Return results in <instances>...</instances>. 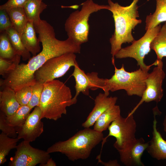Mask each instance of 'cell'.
<instances>
[{"label":"cell","instance_id":"obj_3","mask_svg":"<svg viewBox=\"0 0 166 166\" xmlns=\"http://www.w3.org/2000/svg\"><path fill=\"white\" fill-rule=\"evenodd\" d=\"M70 88L63 82L53 80L44 83L39 106L42 118L56 121L67 113L66 108L73 105Z\"/></svg>","mask_w":166,"mask_h":166},{"label":"cell","instance_id":"obj_24","mask_svg":"<svg viewBox=\"0 0 166 166\" xmlns=\"http://www.w3.org/2000/svg\"><path fill=\"white\" fill-rule=\"evenodd\" d=\"M19 140L17 137H11L2 132L0 134V165L6 161V156L11 150L16 148Z\"/></svg>","mask_w":166,"mask_h":166},{"label":"cell","instance_id":"obj_31","mask_svg":"<svg viewBox=\"0 0 166 166\" xmlns=\"http://www.w3.org/2000/svg\"><path fill=\"white\" fill-rule=\"evenodd\" d=\"M13 27V24L6 10H0V32Z\"/></svg>","mask_w":166,"mask_h":166},{"label":"cell","instance_id":"obj_27","mask_svg":"<svg viewBox=\"0 0 166 166\" xmlns=\"http://www.w3.org/2000/svg\"><path fill=\"white\" fill-rule=\"evenodd\" d=\"M21 56L17 54L12 59L0 58V74L2 76L7 75L14 70L19 65Z\"/></svg>","mask_w":166,"mask_h":166},{"label":"cell","instance_id":"obj_34","mask_svg":"<svg viewBox=\"0 0 166 166\" xmlns=\"http://www.w3.org/2000/svg\"><path fill=\"white\" fill-rule=\"evenodd\" d=\"M40 166H56V164L55 161L52 159V158H50L45 164H40Z\"/></svg>","mask_w":166,"mask_h":166},{"label":"cell","instance_id":"obj_32","mask_svg":"<svg viewBox=\"0 0 166 166\" xmlns=\"http://www.w3.org/2000/svg\"><path fill=\"white\" fill-rule=\"evenodd\" d=\"M28 0H8L4 4L0 6V10H7L10 8L23 7Z\"/></svg>","mask_w":166,"mask_h":166},{"label":"cell","instance_id":"obj_10","mask_svg":"<svg viewBox=\"0 0 166 166\" xmlns=\"http://www.w3.org/2000/svg\"><path fill=\"white\" fill-rule=\"evenodd\" d=\"M30 142L23 140L16 148L14 156L11 158L9 166H35L44 164L50 158L47 151L32 146Z\"/></svg>","mask_w":166,"mask_h":166},{"label":"cell","instance_id":"obj_17","mask_svg":"<svg viewBox=\"0 0 166 166\" xmlns=\"http://www.w3.org/2000/svg\"><path fill=\"white\" fill-rule=\"evenodd\" d=\"M36 33L33 22L28 21L21 37L24 45L33 56L36 55L40 51V42Z\"/></svg>","mask_w":166,"mask_h":166},{"label":"cell","instance_id":"obj_19","mask_svg":"<svg viewBox=\"0 0 166 166\" xmlns=\"http://www.w3.org/2000/svg\"><path fill=\"white\" fill-rule=\"evenodd\" d=\"M156 8L152 14L147 16L145 30L153 28L163 22H166V0H156Z\"/></svg>","mask_w":166,"mask_h":166},{"label":"cell","instance_id":"obj_29","mask_svg":"<svg viewBox=\"0 0 166 166\" xmlns=\"http://www.w3.org/2000/svg\"><path fill=\"white\" fill-rule=\"evenodd\" d=\"M15 96L20 105H27L32 96L30 86H24L15 91Z\"/></svg>","mask_w":166,"mask_h":166},{"label":"cell","instance_id":"obj_22","mask_svg":"<svg viewBox=\"0 0 166 166\" xmlns=\"http://www.w3.org/2000/svg\"><path fill=\"white\" fill-rule=\"evenodd\" d=\"M47 7V5L42 1L28 0L23 7L28 21L35 23L41 20L40 14Z\"/></svg>","mask_w":166,"mask_h":166},{"label":"cell","instance_id":"obj_25","mask_svg":"<svg viewBox=\"0 0 166 166\" xmlns=\"http://www.w3.org/2000/svg\"><path fill=\"white\" fill-rule=\"evenodd\" d=\"M31 109L27 105H20L13 114L6 116V121L10 125L15 128L21 127L25 123Z\"/></svg>","mask_w":166,"mask_h":166},{"label":"cell","instance_id":"obj_33","mask_svg":"<svg viewBox=\"0 0 166 166\" xmlns=\"http://www.w3.org/2000/svg\"><path fill=\"white\" fill-rule=\"evenodd\" d=\"M101 157L98 156H97L96 159L98 160V163H100L104 166H120V165L117 160H110L107 162H104L101 160Z\"/></svg>","mask_w":166,"mask_h":166},{"label":"cell","instance_id":"obj_7","mask_svg":"<svg viewBox=\"0 0 166 166\" xmlns=\"http://www.w3.org/2000/svg\"><path fill=\"white\" fill-rule=\"evenodd\" d=\"M136 124L133 114L128 115L126 117L121 116L112 122L108 129L109 133L102 140L101 148L100 153L101 156L103 146L109 136L115 137L116 141L113 146L118 151L121 150L127 146L136 139L135 134Z\"/></svg>","mask_w":166,"mask_h":166},{"label":"cell","instance_id":"obj_11","mask_svg":"<svg viewBox=\"0 0 166 166\" xmlns=\"http://www.w3.org/2000/svg\"><path fill=\"white\" fill-rule=\"evenodd\" d=\"M72 76L74 77L75 81L76 93L72 98L73 105L76 103L77 97L81 92L85 95L89 96V89L95 90L98 89H103L104 79L99 78L97 72L85 73L80 68L77 62L74 66Z\"/></svg>","mask_w":166,"mask_h":166},{"label":"cell","instance_id":"obj_9","mask_svg":"<svg viewBox=\"0 0 166 166\" xmlns=\"http://www.w3.org/2000/svg\"><path fill=\"white\" fill-rule=\"evenodd\" d=\"M157 64L153 70L149 73L145 80L146 89L141 99L128 115L133 114L139 107L144 102H160L163 96L162 85L165 74L163 70L162 60H156Z\"/></svg>","mask_w":166,"mask_h":166},{"label":"cell","instance_id":"obj_1","mask_svg":"<svg viewBox=\"0 0 166 166\" xmlns=\"http://www.w3.org/2000/svg\"><path fill=\"white\" fill-rule=\"evenodd\" d=\"M139 0H133L130 5L124 6L108 0V10L113 14L115 26L114 34L110 39L113 65L115 64V55L121 49L122 45L134 40L132 30L142 22L141 20L137 19L139 17L137 5Z\"/></svg>","mask_w":166,"mask_h":166},{"label":"cell","instance_id":"obj_14","mask_svg":"<svg viewBox=\"0 0 166 166\" xmlns=\"http://www.w3.org/2000/svg\"><path fill=\"white\" fill-rule=\"evenodd\" d=\"M118 98L100 93L94 100V106L86 121L82 124L84 128H90L94 125L99 117L106 110L116 105Z\"/></svg>","mask_w":166,"mask_h":166},{"label":"cell","instance_id":"obj_4","mask_svg":"<svg viewBox=\"0 0 166 166\" xmlns=\"http://www.w3.org/2000/svg\"><path fill=\"white\" fill-rule=\"evenodd\" d=\"M114 73L110 79H104L102 90L109 96V91L113 92L123 89L129 96L136 95L142 97L146 89L145 80L149 73L140 68L132 72L127 71L122 64L117 69L115 64Z\"/></svg>","mask_w":166,"mask_h":166},{"label":"cell","instance_id":"obj_16","mask_svg":"<svg viewBox=\"0 0 166 166\" xmlns=\"http://www.w3.org/2000/svg\"><path fill=\"white\" fill-rule=\"evenodd\" d=\"M20 105L15 96V92L12 89L5 87L0 92V111L6 116L12 115L18 109Z\"/></svg>","mask_w":166,"mask_h":166},{"label":"cell","instance_id":"obj_20","mask_svg":"<svg viewBox=\"0 0 166 166\" xmlns=\"http://www.w3.org/2000/svg\"><path fill=\"white\" fill-rule=\"evenodd\" d=\"M6 10L10 18L13 27L21 37L28 21L23 7L13 8Z\"/></svg>","mask_w":166,"mask_h":166},{"label":"cell","instance_id":"obj_30","mask_svg":"<svg viewBox=\"0 0 166 166\" xmlns=\"http://www.w3.org/2000/svg\"><path fill=\"white\" fill-rule=\"evenodd\" d=\"M6 114L2 112H0V130L9 136L16 138L18 133L15 127L10 125L6 121Z\"/></svg>","mask_w":166,"mask_h":166},{"label":"cell","instance_id":"obj_21","mask_svg":"<svg viewBox=\"0 0 166 166\" xmlns=\"http://www.w3.org/2000/svg\"><path fill=\"white\" fill-rule=\"evenodd\" d=\"M5 32L17 54L21 56L24 61L29 60L31 58L30 53L24 45L17 30L13 27L7 29Z\"/></svg>","mask_w":166,"mask_h":166},{"label":"cell","instance_id":"obj_37","mask_svg":"<svg viewBox=\"0 0 166 166\" xmlns=\"http://www.w3.org/2000/svg\"><path fill=\"white\" fill-rule=\"evenodd\" d=\"M40 0V1H42V0Z\"/></svg>","mask_w":166,"mask_h":166},{"label":"cell","instance_id":"obj_36","mask_svg":"<svg viewBox=\"0 0 166 166\" xmlns=\"http://www.w3.org/2000/svg\"><path fill=\"white\" fill-rule=\"evenodd\" d=\"M163 125L164 127V131L166 132V115L164 120Z\"/></svg>","mask_w":166,"mask_h":166},{"label":"cell","instance_id":"obj_18","mask_svg":"<svg viewBox=\"0 0 166 166\" xmlns=\"http://www.w3.org/2000/svg\"><path fill=\"white\" fill-rule=\"evenodd\" d=\"M121 116L120 107L115 105L99 117L93 125V129L98 132H102L108 128L112 122Z\"/></svg>","mask_w":166,"mask_h":166},{"label":"cell","instance_id":"obj_2","mask_svg":"<svg viewBox=\"0 0 166 166\" xmlns=\"http://www.w3.org/2000/svg\"><path fill=\"white\" fill-rule=\"evenodd\" d=\"M103 138L102 132L90 128H84L68 140L56 142L47 151L49 153L57 152L64 154L72 161L85 160L89 157L93 149Z\"/></svg>","mask_w":166,"mask_h":166},{"label":"cell","instance_id":"obj_35","mask_svg":"<svg viewBox=\"0 0 166 166\" xmlns=\"http://www.w3.org/2000/svg\"><path fill=\"white\" fill-rule=\"evenodd\" d=\"M61 7L62 8H71L72 9H77L79 7V6L77 5H74L69 6H61Z\"/></svg>","mask_w":166,"mask_h":166},{"label":"cell","instance_id":"obj_15","mask_svg":"<svg viewBox=\"0 0 166 166\" xmlns=\"http://www.w3.org/2000/svg\"><path fill=\"white\" fill-rule=\"evenodd\" d=\"M157 122L154 115L151 139L148 142L146 150L153 158L157 160L166 159V141L156 128Z\"/></svg>","mask_w":166,"mask_h":166},{"label":"cell","instance_id":"obj_26","mask_svg":"<svg viewBox=\"0 0 166 166\" xmlns=\"http://www.w3.org/2000/svg\"><path fill=\"white\" fill-rule=\"evenodd\" d=\"M0 33V58L12 59L17 54L10 43L5 31Z\"/></svg>","mask_w":166,"mask_h":166},{"label":"cell","instance_id":"obj_6","mask_svg":"<svg viewBox=\"0 0 166 166\" xmlns=\"http://www.w3.org/2000/svg\"><path fill=\"white\" fill-rule=\"evenodd\" d=\"M161 26L160 24L156 27L146 30L144 35L137 40H134L130 46L121 49L115 55L116 58L122 59L127 57L132 58L136 60L138 66L146 72H148L150 67L156 66L157 61L149 65L144 62L146 55L150 52L151 43L159 31Z\"/></svg>","mask_w":166,"mask_h":166},{"label":"cell","instance_id":"obj_28","mask_svg":"<svg viewBox=\"0 0 166 166\" xmlns=\"http://www.w3.org/2000/svg\"><path fill=\"white\" fill-rule=\"evenodd\" d=\"M30 86L32 90V96L27 105L32 109L36 106H39L43 89L44 83L36 81L34 84Z\"/></svg>","mask_w":166,"mask_h":166},{"label":"cell","instance_id":"obj_5","mask_svg":"<svg viewBox=\"0 0 166 166\" xmlns=\"http://www.w3.org/2000/svg\"><path fill=\"white\" fill-rule=\"evenodd\" d=\"M81 5L82 6L81 10L71 13L65 24L68 38L80 45L88 40V21L90 15L101 10H108L109 7V5L96 3L93 0H87Z\"/></svg>","mask_w":166,"mask_h":166},{"label":"cell","instance_id":"obj_13","mask_svg":"<svg viewBox=\"0 0 166 166\" xmlns=\"http://www.w3.org/2000/svg\"><path fill=\"white\" fill-rule=\"evenodd\" d=\"M141 137L136 139L124 149L118 151L121 161L126 166L144 165L141 161V157L148 145Z\"/></svg>","mask_w":166,"mask_h":166},{"label":"cell","instance_id":"obj_12","mask_svg":"<svg viewBox=\"0 0 166 166\" xmlns=\"http://www.w3.org/2000/svg\"><path fill=\"white\" fill-rule=\"evenodd\" d=\"M42 111L38 106L34 107L24 124L15 128L19 139L30 142L35 141L44 131V124L41 121Z\"/></svg>","mask_w":166,"mask_h":166},{"label":"cell","instance_id":"obj_23","mask_svg":"<svg viewBox=\"0 0 166 166\" xmlns=\"http://www.w3.org/2000/svg\"><path fill=\"white\" fill-rule=\"evenodd\" d=\"M150 48L155 52L157 60L166 57V22L152 42Z\"/></svg>","mask_w":166,"mask_h":166},{"label":"cell","instance_id":"obj_8","mask_svg":"<svg viewBox=\"0 0 166 166\" xmlns=\"http://www.w3.org/2000/svg\"><path fill=\"white\" fill-rule=\"evenodd\" d=\"M75 53H68L50 59L34 73L36 81L43 83L64 75L77 62Z\"/></svg>","mask_w":166,"mask_h":166}]
</instances>
